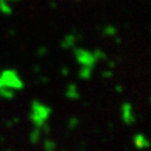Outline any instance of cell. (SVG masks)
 I'll use <instances>...</instances> for the list:
<instances>
[{
    "label": "cell",
    "instance_id": "cell-4",
    "mask_svg": "<svg viewBox=\"0 0 151 151\" xmlns=\"http://www.w3.org/2000/svg\"><path fill=\"white\" fill-rule=\"evenodd\" d=\"M132 142L134 147L138 150H147L151 147V142L144 133H136L132 138Z\"/></svg>",
    "mask_w": 151,
    "mask_h": 151
},
{
    "label": "cell",
    "instance_id": "cell-6",
    "mask_svg": "<svg viewBox=\"0 0 151 151\" xmlns=\"http://www.w3.org/2000/svg\"><path fill=\"white\" fill-rule=\"evenodd\" d=\"M93 76V68L91 67H81L79 70V78L83 81L91 80Z\"/></svg>",
    "mask_w": 151,
    "mask_h": 151
},
{
    "label": "cell",
    "instance_id": "cell-2",
    "mask_svg": "<svg viewBox=\"0 0 151 151\" xmlns=\"http://www.w3.org/2000/svg\"><path fill=\"white\" fill-rule=\"evenodd\" d=\"M75 58H76V61L81 64V67L94 68V65L98 62L93 52H91L88 50H83V49H78L75 51Z\"/></svg>",
    "mask_w": 151,
    "mask_h": 151
},
{
    "label": "cell",
    "instance_id": "cell-1",
    "mask_svg": "<svg viewBox=\"0 0 151 151\" xmlns=\"http://www.w3.org/2000/svg\"><path fill=\"white\" fill-rule=\"evenodd\" d=\"M51 107H49L45 104H42L40 101H33L31 106V113H30V119L32 124L36 126V129L44 127L47 122L49 120L51 116Z\"/></svg>",
    "mask_w": 151,
    "mask_h": 151
},
{
    "label": "cell",
    "instance_id": "cell-10",
    "mask_svg": "<svg viewBox=\"0 0 151 151\" xmlns=\"http://www.w3.org/2000/svg\"><path fill=\"white\" fill-rule=\"evenodd\" d=\"M101 76H102L104 79H111V78L113 76V73H112V70H105V71L101 74Z\"/></svg>",
    "mask_w": 151,
    "mask_h": 151
},
{
    "label": "cell",
    "instance_id": "cell-3",
    "mask_svg": "<svg viewBox=\"0 0 151 151\" xmlns=\"http://www.w3.org/2000/svg\"><path fill=\"white\" fill-rule=\"evenodd\" d=\"M120 118L125 125H132L136 123V113L133 105L129 101H125L120 106Z\"/></svg>",
    "mask_w": 151,
    "mask_h": 151
},
{
    "label": "cell",
    "instance_id": "cell-7",
    "mask_svg": "<svg viewBox=\"0 0 151 151\" xmlns=\"http://www.w3.org/2000/svg\"><path fill=\"white\" fill-rule=\"evenodd\" d=\"M44 149H45V151H55L56 150V144L52 140L47 139L44 142Z\"/></svg>",
    "mask_w": 151,
    "mask_h": 151
},
{
    "label": "cell",
    "instance_id": "cell-11",
    "mask_svg": "<svg viewBox=\"0 0 151 151\" xmlns=\"http://www.w3.org/2000/svg\"><path fill=\"white\" fill-rule=\"evenodd\" d=\"M116 91H117V93H122L123 92V87L122 86H116Z\"/></svg>",
    "mask_w": 151,
    "mask_h": 151
},
{
    "label": "cell",
    "instance_id": "cell-9",
    "mask_svg": "<svg viewBox=\"0 0 151 151\" xmlns=\"http://www.w3.org/2000/svg\"><path fill=\"white\" fill-rule=\"evenodd\" d=\"M79 124H80V122H79L78 118H70L69 122H68V127L70 130H75V129L79 126Z\"/></svg>",
    "mask_w": 151,
    "mask_h": 151
},
{
    "label": "cell",
    "instance_id": "cell-13",
    "mask_svg": "<svg viewBox=\"0 0 151 151\" xmlns=\"http://www.w3.org/2000/svg\"><path fill=\"white\" fill-rule=\"evenodd\" d=\"M150 102H151V98H150Z\"/></svg>",
    "mask_w": 151,
    "mask_h": 151
},
{
    "label": "cell",
    "instance_id": "cell-8",
    "mask_svg": "<svg viewBox=\"0 0 151 151\" xmlns=\"http://www.w3.org/2000/svg\"><path fill=\"white\" fill-rule=\"evenodd\" d=\"M30 138H31V142L32 143H37V142H38L40 138H41V131H40V129L33 130L32 133H31V136H30Z\"/></svg>",
    "mask_w": 151,
    "mask_h": 151
},
{
    "label": "cell",
    "instance_id": "cell-5",
    "mask_svg": "<svg viewBox=\"0 0 151 151\" xmlns=\"http://www.w3.org/2000/svg\"><path fill=\"white\" fill-rule=\"evenodd\" d=\"M64 95H65L67 99H69L71 101H76V100L80 99L81 93H80L79 87L75 83H68V86L65 88V92H64Z\"/></svg>",
    "mask_w": 151,
    "mask_h": 151
},
{
    "label": "cell",
    "instance_id": "cell-12",
    "mask_svg": "<svg viewBox=\"0 0 151 151\" xmlns=\"http://www.w3.org/2000/svg\"><path fill=\"white\" fill-rule=\"evenodd\" d=\"M62 75H64V76H67V75H68V69H64V70H62Z\"/></svg>",
    "mask_w": 151,
    "mask_h": 151
}]
</instances>
